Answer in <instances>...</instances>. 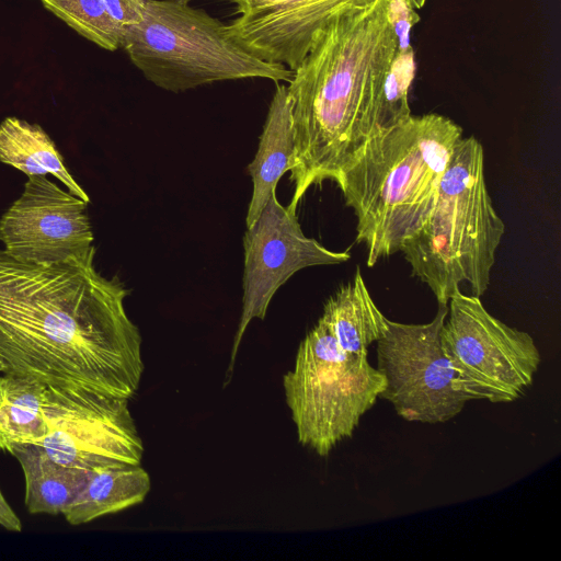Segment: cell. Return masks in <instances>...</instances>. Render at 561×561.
Listing matches in <instances>:
<instances>
[{
    "mask_svg": "<svg viewBox=\"0 0 561 561\" xmlns=\"http://www.w3.org/2000/svg\"><path fill=\"white\" fill-rule=\"evenodd\" d=\"M95 248L58 264L21 262L0 250L2 374L47 388L130 399L144 373L141 335L128 290L102 275Z\"/></svg>",
    "mask_w": 561,
    "mask_h": 561,
    "instance_id": "cell-1",
    "label": "cell"
},
{
    "mask_svg": "<svg viewBox=\"0 0 561 561\" xmlns=\"http://www.w3.org/2000/svg\"><path fill=\"white\" fill-rule=\"evenodd\" d=\"M389 2L363 0L337 11L294 70L287 85L296 148L290 210L312 185L336 183L377 134L386 78L399 49Z\"/></svg>",
    "mask_w": 561,
    "mask_h": 561,
    "instance_id": "cell-2",
    "label": "cell"
},
{
    "mask_svg": "<svg viewBox=\"0 0 561 561\" xmlns=\"http://www.w3.org/2000/svg\"><path fill=\"white\" fill-rule=\"evenodd\" d=\"M462 128L436 113L377 133L336 182L356 216L366 263L400 252L430 216Z\"/></svg>",
    "mask_w": 561,
    "mask_h": 561,
    "instance_id": "cell-3",
    "label": "cell"
},
{
    "mask_svg": "<svg viewBox=\"0 0 561 561\" xmlns=\"http://www.w3.org/2000/svg\"><path fill=\"white\" fill-rule=\"evenodd\" d=\"M504 231L485 183L483 147L473 136L461 137L430 216L400 252L438 305H447L462 283L477 297L486 291Z\"/></svg>",
    "mask_w": 561,
    "mask_h": 561,
    "instance_id": "cell-4",
    "label": "cell"
},
{
    "mask_svg": "<svg viewBox=\"0 0 561 561\" xmlns=\"http://www.w3.org/2000/svg\"><path fill=\"white\" fill-rule=\"evenodd\" d=\"M188 0H148L144 20L123 30L122 48L145 78L179 93L219 81L290 82L294 71L245 51L217 18Z\"/></svg>",
    "mask_w": 561,
    "mask_h": 561,
    "instance_id": "cell-5",
    "label": "cell"
},
{
    "mask_svg": "<svg viewBox=\"0 0 561 561\" xmlns=\"http://www.w3.org/2000/svg\"><path fill=\"white\" fill-rule=\"evenodd\" d=\"M283 386L298 442L325 457L352 437L383 391L385 378L367 355L343 351L319 320L300 342Z\"/></svg>",
    "mask_w": 561,
    "mask_h": 561,
    "instance_id": "cell-6",
    "label": "cell"
},
{
    "mask_svg": "<svg viewBox=\"0 0 561 561\" xmlns=\"http://www.w3.org/2000/svg\"><path fill=\"white\" fill-rule=\"evenodd\" d=\"M447 306L440 341L459 389L492 403L522 397L541 362L534 339L492 316L474 295L457 290Z\"/></svg>",
    "mask_w": 561,
    "mask_h": 561,
    "instance_id": "cell-7",
    "label": "cell"
},
{
    "mask_svg": "<svg viewBox=\"0 0 561 561\" xmlns=\"http://www.w3.org/2000/svg\"><path fill=\"white\" fill-rule=\"evenodd\" d=\"M448 312L438 305L423 324L391 321L377 343V369L385 378L379 398L389 401L409 422L445 423L472 399L462 392L442 346L440 331Z\"/></svg>",
    "mask_w": 561,
    "mask_h": 561,
    "instance_id": "cell-8",
    "label": "cell"
},
{
    "mask_svg": "<svg viewBox=\"0 0 561 561\" xmlns=\"http://www.w3.org/2000/svg\"><path fill=\"white\" fill-rule=\"evenodd\" d=\"M128 399L49 387L45 393L47 432L37 443L56 462L83 470L140 465L142 440Z\"/></svg>",
    "mask_w": 561,
    "mask_h": 561,
    "instance_id": "cell-9",
    "label": "cell"
},
{
    "mask_svg": "<svg viewBox=\"0 0 561 561\" xmlns=\"http://www.w3.org/2000/svg\"><path fill=\"white\" fill-rule=\"evenodd\" d=\"M244 271L242 312L231 348L232 371L239 345L249 323L263 320L273 296L296 272L318 265L341 264L348 251H332L307 237L296 211L283 206L273 194L243 237Z\"/></svg>",
    "mask_w": 561,
    "mask_h": 561,
    "instance_id": "cell-10",
    "label": "cell"
},
{
    "mask_svg": "<svg viewBox=\"0 0 561 561\" xmlns=\"http://www.w3.org/2000/svg\"><path fill=\"white\" fill-rule=\"evenodd\" d=\"M88 204L46 175L28 176L0 218L3 250L31 264H58L90 252L94 237Z\"/></svg>",
    "mask_w": 561,
    "mask_h": 561,
    "instance_id": "cell-11",
    "label": "cell"
},
{
    "mask_svg": "<svg viewBox=\"0 0 561 561\" xmlns=\"http://www.w3.org/2000/svg\"><path fill=\"white\" fill-rule=\"evenodd\" d=\"M239 18L227 35L251 55L295 70L316 33L337 11L363 0H226Z\"/></svg>",
    "mask_w": 561,
    "mask_h": 561,
    "instance_id": "cell-12",
    "label": "cell"
},
{
    "mask_svg": "<svg viewBox=\"0 0 561 561\" xmlns=\"http://www.w3.org/2000/svg\"><path fill=\"white\" fill-rule=\"evenodd\" d=\"M296 165V148L287 87L276 83L254 159L248 165L253 182L247 227L259 218L280 178Z\"/></svg>",
    "mask_w": 561,
    "mask_h": 561,
    "instance_id": "cell-13",
    "label": "cell"
},
{
    "mask_svg": "<svg viewBox=\"0 0 561 561\" xmlns=\"http://www.w3.org/2000/svg\"><path fill=\"white\" fill-rule=\"evenodd\" d=\"M151 488L140 465L122 463L92 470L87 483L62 513L73 526L141 503Z\"/></svg>",
    "mask_w": 561,
    "mask_h": 561,
    "instance_id": "cell-14",
    "label": "cell"
},
{
    "mask_svg": "<svg viewBox=\"0 0 561 561\" xmlns=\"http://www.w3.org/2000/svg\"><path fill=\"white\" fill-rule=\"evenodd\" d=\"M319 320L343 351L367 355L368 347L382 336L388 318L373 300L357 267L353 279L328 299Z\"/></svg>",
    "mask_w": 561,
    "mask_h": 561,
    "instance_id": "cell-15",
    "label": "cell"
},
{
    "mask_svg": "<svg viewBox=\"0 0 561 561\" xmlns=\"http://www.w3.org/2000/svg\"><path fill=\"white\" fill-rule=\"evenodd\" d=\"M12 455L23 471L24 503L31 514L62 515L92 472L56 462L38 444L18 446Z\"/></svg>",
    "mask_w": 561,
    "mask_h": 561,
    "instance_id": "cell-16",
    "label": "cell"
},
{
    "mask_svg": "<svg viewBox=\"0 0 561 561\" xmlns=\"http://www.w3.org/2000/svg\"><path fill=\"white\" fill-rule=\"evenodd\" d=\"M0 162L27 176L51 174L69 192L90 203V197L64 163L62 156L48 134L38 125L18 117L0 123Z\"/></svg>",
    "mask_w": 561,
    "mask_h": 561,
    "instance_id": "cell-17",
    "label": "cell"
},
{
    "mask_svg": "<svg viewBox=\"0 0 561 561\" xmlns=\"http://www.w3.org/2000/svg\"><path fill=\"white\" fill-rule=\"evenodd\" d=\"M37 380L13 374L0 376V450L37 444L46 435L45 393Z\"/></svg>",
    "mask_w": 561,
    "mask_h": 561,
    "instance_id": "cell-18",
    "label": "cell"
},
{
    "mask_svg": "<svg viewBox=\"0 0 561 561\" xmlns=\"http://www.w3.org/2000/svg\"><path fill=\"white\" fill-rule=\"evenodd\" d=\"M44 8L99 47L122 48L123 30L103 0H41Z\"/></svg>",
    "mask_w": 561,
    "mask_h": 561,
    "instance_id": "cell-19",
    "label": "cell"
},
{
    "mask_svg": "<svg viewBox=\"0 0 561 561\" xmlns=\"http://www.w3.org/2000/svg\"><path fill=\"white\" fill-rule=\"evenodd\" d=\"M414 72L413 47L398 49L386 78L377 116V133L393 127L411 115L408 95Z\"/></svg>",
    "mask_w": 561,
    "mask_h": 561,
    "instance_id": "cell-20",
    "label": "cell"
},
{
    "mask_svg": "<svg viewBox=\"0 0 561 561\" xmlns=\"http://www.w3.org/2000/svg\"><path fill=\"white\" fill-rule=\"evenodd\" d=\"M389 19L399 39V49L411 45L412 27L420 21V15L405 0H390Z\"/></svg>",
    "mask_w": 561,
    "mask_h": 561,
    "instance_id": "cell-21",
    "label": "cell"
},
{
    "mask_svg": "<svg viewBox=\"0 0 561 561\" xmlns=\"http://www.w3.org/2000/svg\"><path fill=\"white\" fill-rule=\"evenodd\" d=\"M113 20L122 30L144 20L148 0H103Z\"/></svg>",
    "mask_w": 561,
    "mask_h": 561,
    "instance_id": "cell-22",
    "label": "cell"
},
{
    "mask_svg": "<svg viewBox=\"0 0 561 561\" xmlns=\"http://www.w3.org/2000/svg\"><path fill=\"white\" fill-rule=\"evenodd\" d=\"M0 526L9 531L20 533L22 523L0 490Z\"/></svg>",
    "mask_w": 561,
    "mask_h": 561,
    "instance_id": "cell-23",
    "label": "cell"
},
{
    "mask_svg": "<svg viewBox=\"0 0 561 561\" xmlns=\"http://www.w3.org/2000/svg\"><path fill=\"white\" fill-rule=\"evenodd\" d=\"M414 10L424 7L427 0H405Z\"/></svg>",
    "mask_w": 561,
    "mask_h": 561,
    "instance_id": "cell-24",
    "label": "cell"
},
{
    "mask_svg": "<svg viewBox=\"0 0 561 561\" xmlns=\"http://www.w3.org/2000/svg\"><path fill=\"white\" fill-rule=\"evenodd\" d=\"M2 373H3V366H2V364L0 363V374H2Z\"/></svg>",
    "mask_w": 561,
    "mask_h": 561,
    "instance_id": "cell-25",
    "label": "cell"
},
{
    "mask_svg": "<svg viewBox=\"0 0 561 561\" xmlns=\"http://www.w3.org/2000/svg\"><path fill=\"white\" fill-rule=\"evenodd\" d=\"M190 1V0H188Z\"/></svg>",
    "mask_w": 561,
    "mask_h": 561,
    "instance_id": "cell-26",
    "label": "cell"
}]
</instances>
